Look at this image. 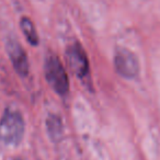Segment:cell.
I'll return each instance as SVG.
<instances>
[{"label": "cell", "mask_w": 160, "mask_h": 160, "mask_svg": "<svg viewBox=\"0 0 160 160\" xmlns=\"http://www.w3.org/2000/svg\"><path fill=\"white\" fill-rule=\"evenodd\" d=\"M66 57L69 67L77 75V77L82 79L89 75V59H88V56L83 47L79 43H73L67 47Z\"/></svg>", "instance_id": "4"}, {"label": "cell", "mask_w": 160, "mask_h": 160, "mask_svg": "<svg viewBox=\"0 0 160 160\" xmlns=\"http://www.w3.org/2000/svg\"><path fill=\"white\" fill-rule=\"evenodd\" d=\"M114 68L121 77L126 79H135L140 70L137 56L122 46L116 47L114 53Z\"/></svg>", "instance_id": "3"}, {"label": "cell", "mask_w": 160, "mask_h": 160, "mask_svg": "<svg viewBox=\"0 0 160 160\" xmlns=\"http://www.w3.org/2000/svg\"><path fill=\"white\" fill-rule=\"evenodd\" d=\"M46 128L48 132V135L54 142H58L62 137L64 133V125L60 120V118L56 114L48 115L46 120Z\"/></svg>", "instance_id": "6"}, {"label": "cell", "mask_w": 160, "mask_h": 160, "mask_svg": "<svg viewBox=\"0 0 160 160\" xmlns=\"http://www.w3.org/2000/svg\"><path fill=\"white\" fill-rule=\"evenodd\" d=\"M21 30H22L23 34L27 38L28 42L32 45V46H36L38 44V32L35 30V27H34L33 22L30 20L29 18H22L21 19Z\"/></svg>", "instance_id": "7"}, {"label": "cell", "mask_w": 160, "mask_h": 160, "mask_svg": "<svg viewBox=\"0 0 160 160\" xmlns=\"http://www.w3.org/2000/svg\"><path fill=\"white\" fill-rule=\"evenodd\" d=\"M45 78L51 88L59 96H65L69 90V80L60 59L54 54H49L44 64Z\"/></svg>", "instance_id": "2"}, {"label": "cell", "mask_w": 160, "mask_h": 160, "mask_svg": "<svg viewBox=\"0 0 160 160\" xmlns=\"http://www.w3.org/2000/svg\"><path fill=\"white\" fill-rule=\"evenodd\" d=\"M24 135V120L16 110H7L0 121V140L7 145H18Z\"/></svg>", "instance_id": "1"}, {"label": "cell", "mask_w": 160, "mask_h": 160, "mask_svg": "<svg viewBox=\"0 0 160 160\" xmlns=\"http://www.w3.org/2000/svg\"><path fill=\"white\" fill-rule=\"evenodd\" d=\"M7 49L17 72L20 76H27L29 72V62H28L27 54L23 51L21 45L16 41H10L8 43Z\"/></svg>", "instance_id": "5"}]
</instances>
